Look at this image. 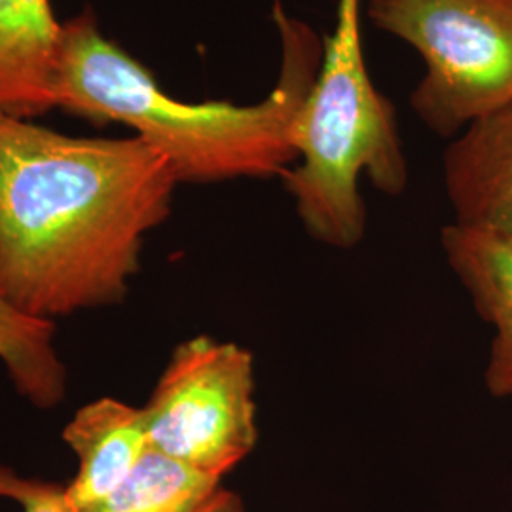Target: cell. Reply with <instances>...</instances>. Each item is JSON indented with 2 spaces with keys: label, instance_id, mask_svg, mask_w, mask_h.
Here are the masks:
<instances>
[{
  "label": "cell",
  "instance_id": "9",
  "mask_svg": "<svg viewBox=\"0 0 512 512\" xmlns=\"http://www.w3.org/2000/svg\"><path fill=\"white\" fill-rule=\"evenodd\" d=\"M63 440L78 458L67 499L73 509H82L109 495L147 452L143 408L112 397L97 399L74 414Z\"/></svg>",
  "mask_w": 512,
  "mask_h": 512
},
{
  "label": "cell",
  "instance_id": "11",
  "mask_svg": "<svg viewBox=\"0 0 512 512\" xmlns=\"http://www.w3.org/2000/svg\"><path fill=\"white\" fill-rule=\"evenodd\" d=\"M50 321L27 317L0 298V361L19 395L48 410L65 399L67 370Z\"/></svg>",
  "mask_w": 512,
  "mask_h": 512
},
{
  "label": "cell",
  "instance_id": "2",
  "mask_svg": "<svg viewBox=\"0 0 512 512\" xmlns=\"http://www.w3.org/2000/svg\"><path fill=\"white\" fill-rule=\"evenodd\" d=\"M281 65L272 92L253 105L175 99L156 76L103 37L90 14L61 25L55 109L97 126L122 124L156 148L179 184L283 177L298 160L294 133L323 59V38L272 2Z\"/></svg>",
  "mask_w": 512,
  "mask_h": 512
},
{
  "label": "cell",
  "instance_id": "6",
  "mask_svg": "<svg viewBox=\"0 0 512 512\" xmlns=\"http://www.w3.org/2000/svg\"><path fill=\"white\" fill-rule=\"evenodd\" d=\"M442 177L456 224L512 239V103L459 131Z\"/></svg>",
  "mask_w": 512,
  "mask_h": 512
},
{
  "label": "cell",
  "instance_id": "7",
  "mask_svg": "<svg viewBox=\"0 0 512 512\" xmlns=\"http://www.w3.org/2000/svg\"><path fill=\"white\" fill-rule=\"evenodd\" d=\"M440 247L476 311L494 329L486 389L495 399L512 401V239L452 222L440 232Z\"/></svg>",
  "mask_w": 512,
  "mask_h": 512
},
{
  "label": "cell",
  "instance_id": "5",
  "mask_svg": "<svg viewBox=\"0 0 512 512\" xmlns=\"http://www.w3.org/2000/svg\"><path fill=\"white\" fill-rule=\"evenodd\" d=\"M141 408L152 450L222 480L258 442L253 355L194 336L171 353Z\"/></svg>",
  "mask_w": 512,
  "mask_h": 512
},
{
  "label": "cell",
  "instance_id": "3",
  "mask_svg": "<svg viewBox=\"0 0 512 512\" xmlns=\"http://www.w3.org/2000/svg\"><path fill=\"white\" fill-rule=\"evenodd\" d=\"M298 160L281 177L311 239L348 251L366 234L361 177L397 198L408 186L397 110L366 67L361 0H336L334 31L298 116Z\"/></svg>",
  "mask_w": 512,
  "mask_h": 512
},
{
  "label": "cell",
  "instance_id": "1",
  "mask_svg": "<svg viewBox=\"0 0 512 512\" xmlns=\"http://www.w3.org/2000/svg\"><path fill=\"white\" fill-rule=\"evenodd\" d=\"M179 181L141 137H73L0 112V298L54 323L120 304Z\"/></svg>",
  "mask_w": 512,
  "mask_h": 512
},
{
  "label": "cell",
  "instance_id": "4",
  "mask_svg": "<svg viewBox=\"0 0 512 512\" xmlns=\"http://www.w3.org/2000/svg\"><path fill=\"white\" fill-rule=\"evenodd\" d=\"M366 12L420 55L410 107L439 137L512 103V0H370Z\"/></svg>",
  "mask_w": 512,
  "mask_h": 512
},
{
  "label": "cell",
  "instance_id": "12",
  "mask_svg": "<svg viewBox=\"0 0 512 512\" xmlns=\"http://www.w3.org/2000/svg\"><path fill=\"white\" fill-rule=\"evenodd\" d=\"M0 497L16 501L21 512H73L67 486L25 478L4 465H0Z\"/></svg>",
  "mask_w": 512,
  "mask_h": 512
},
{
  "label": "cell",
  "instance_id": "8",
  "mask_svg": "<svg viewBox=\"0 0 512 512\" xmlns=\"http://www.w3.org/2000/svg\"><path fill=\"white\" fill-rule=\"evenodd\" d=\"M61 25L50 0H0V112L35 120L55 109Z\"/></svg>",
  "mask_w": 512,
  "mask_h": 512
},
{
  "label": "cell",
  "instance_id": "10",
  "mask_svg": "<svg viewBox=\"0 0 512 512\" xmlns=\"http://www.w3.org/2000/svg\"><path fill=\"white\" fill-rule=\"evenodd\" d=\"M222 480L152 450L109 495L73 512H198Z\"/></svg>",
  "mask_w": 512,
  "mask_h": 512
},
{
  "label": "cell",
  "instance_id": "13",
  "mask_svg": "<svg viewBox=\"0 0 512 512\" xmlns=\"http://www.w3.org/2000/svg\"><path fill=\"white\" fill-rule=\"evenodd\" d=\"M198 512H247L243 499L236 492L219 488Z\"/></svg>",
  "mask_w": 512,
  "mask_h": 512
}]
</instances>
